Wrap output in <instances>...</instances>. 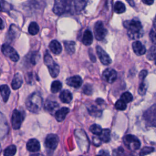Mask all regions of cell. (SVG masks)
I'll return each instance as SVG.
<instances>
[{"instance_id": "34", "label": "cell", "mask_w": 156, "mask_h": 156, "mask_svg": "<svg viewBox=\"0 0 156 156\" xmlns=\"http://www.w3.org/2000/svg\"><path fill=\"white\" fill-rule=\"evenodd\" d=\"M121 98V100H122L125 103H129L132 101L133 96L130 92L127 91L122 94Z\"/></svg>"}, {"instance_id": "10", "label": "cell", "mask_w": 156, "mask_h": 156, "mask_svg": "<svg viewBox=\"0 0 156 156\" xmlns=\"http://www.w3.org/2000/svg\"><path fill=\"white\" fill-rule=\"evenodd\" d=\"M58 141L59 139L58 136L55 134L51 133L46 136L44 143L46 147L48 149L54 150L57 147L58 144Z\"/></svg>"}, {"instance_id": "22", "label": "cell", "mask_w": 156, "mask_h": 156, "mask_svg": "<svg viewBox=\"0 0 156 156\" xmlns=\"http://www.w3.org/2000/svg\"><path fill=\"white\" fill-rule=\"evenodd\" d=\"M0 93L4 102H6L9 98L10 90L7 85H2L0 86Z\"/></svg>"}, {"instance_id": "19", "label": "cell", "mask_w": 156, "mask_h": 156, "mask_svg": "<svg viewBox=\"0 0 156 156\" xmlns=\"http://www.w3.org/2000/svg\"><path fill=\"white\" fill-rule=\"evenodd\" d=\"M59 98H60V101L62 102L68 104V103H69L72 101L73 95L69 90H64L60 93V94L59 95Z\"/></svg>"}, {"instance_id": "44", "label": "cell", "mask_w": 156, "mask_h": 156, "mask_svg": "<svg viewBox=\"0 0 156 156\" xmlns=\"http://www.w3.org/2000/svg\"><path fill=\"white\" fill-rule=\"evenodd\" d=\"M93 143H94V145L98 146V145H100V144H101V140L99 139V138H97V137L93 138Z\"/></svg>"}, {"instance_id": "14", "label": "cell", "mask_w": 156, "mask_h": 156, "mask_svg": "<svg viewBox=\"0 0 156 156\" xmlns=\"http://www.w3.org/2000/svg\"><path fill=\"white\" fill-rule=\"evenodd\" d=\"M132 49L137 55H142L146 52L145 46L139 41H135L132 43Z\"/></svg>"}, {"instance_id": "24", "label": "cell", "mask_w": 156, "mask_h": 156, "mask_svg": "<svg viewBox=\"0 0 156 156\" xmlns=\"http://www.w3.org/2000/svg\"><path fill=\"white\" fill-rule=\"evenodd\" d=\"M65 51L68 54H73L75 52V43L73 41H64Z\"/></svg>"}, {"instance_id": "38", "label": "cell", "mask_w": 156, "mask_h": 156, "mask_svg": "<svg viewBox=\"0 0 156 156\" xmlns=\"http://www.w3.org/2000/svg\"><path fill=\"white\" fill-rule=\"evenodd\" d=\"M10 4L4 1H0V11L5 12L10 10Z\"/></svg>"}, {"instance_id": "39", "label": "cell", "mask_w": 156, "mask_h": 156, "mask_svg": "<svg viewBox=\"0 0 156 156\" xmlns=\"http://www.w3.org/2000/svg\"><path fill=\"white\" fill-rule=\"evenodd\" d=\"M37 55H38V54L37 52H34L32 54H30V55L29 54V63L30 64H32V65H35V63L37 62Z\"/></svg>"}, {"instance_id": "41", "label": "cell", "mask_w": 156, "mask_h": 156, "mask_svg": "<svg viewBox=\"0 0 156 156\" xmlns=\"http://www.w3.org/2000/svg\"><path fill=\"white\" fill-rule=\"evenodd\" d=\"M149 37L152 42L156 44V29L154 27L152 28V29L150 31Z\"/></svg>"}, {"instance_id": "12", "label": "cell", "mask_w": 156, "mask_h": 156, "mask_svg": "<svg viewBox=\"0 0 156 156\" xmlns=\"http://www.w3.org/2000/svg\"><path fill=\"white\" fill-rule=\"evenodd\" d=\"M102 76L105 81H107L108 83H112L117 78V73L113 69L107 68L104 71Z\"/></svg>"}, {"instance_id": "3", "label": "cell", "mask_w": 156, "mask_h": 156, "mask_svg": "<svg viewBox=\"0 0 156 156\" xmlns=\"http://www.w3.org/2000/svg\"><path fill=\"white\" fill-rule=\"evenodd\" d=\"M44 62L48 68L50 75L52 77H56L59 73V66L54 61L49 53H46L44 57Z\"/></svg>"}, {"instance_id": "47", "label": "cell", "mask_w": 156, "mask_h": 156, "mask_svg": "<svg viewBox=\"0 0 156 156\" xmlns=\"http://www.w3.org/2000/svg\"><path fill=\"white\" fill-rule=\"evenodd\" d=\"M4 28V24L2 20V19L0 18V29H3Z\"/></svg>"}, {"instance_id": "42", "label": "cell", "mask_w": 156, "mask_h": 156, "mask_svg": "<svg viewBox=\"0 0 156 156\" xmlns=\"http://www.w3.org/2000/svg\"><path fill=\"white\" fill-rule=\"evenodd\" d=\"M123 152H124V149H122V147H118L113 151V156H119L121 155Z\"/></svg>"}, {"instance_id": "11", "label": "cell", "mask_w": 156, "mask_h": 156, "mask_svg": "<svg viewBox=\"0 0 156 156\" xmlns=\"http://www.w3.org/2000/svg\"><path fill=\"white\" fill-rule=\"evenodd\" d=\"M96 52L102 64L105 65H108L111 63L112 60L110 56L101 46H96Z\"/></svg>"}, {"instance_id": "16", "label": "cell", "mask_w": 156, "mask_h": 156, "mask_svg": "<svg viewBox=\"0 0 156 156\" xmlns=\"http://www.w3.org/2000/svg\"><path fill=\"white\" fill-rule=\"evenodd\" d=\"M58 104L55 101H46L44 105V110L49 113L52 114L54 112H56L57 109L58 108Z\"/></svg>"}, {"instance_id": "17", "label": "cell", "mask_w": 156, "mask_h": 156, "mask_svg": "<svg viewBox=\"0 0 156 156\" xmlns=\"http://www.w3.org/2000/svg\"><path fill=\"white\" fill-rule=\"evenodd\" d=\"M69 109L67 107H62L56 111L55 113V117L57 121L61 122L63 121L67 115V114L69 113Z\"/></svg>"}, {"instance_id": "23", "label": "cell", "mask_w": 156, "mask_h": 156, "mask_svg": "<svg viewBox=\"0 0 156 156\" xmlns=\"http://www.w3.org/2000/svg\"><path fill=\"white\" fill-rule=\"evenodd\" d=\"M20 33V30L16 26L13 24H12L10 26L9 30V38H11V40H14L16 38L19 36Z\"/></svg>"}, {"instance_id": "43", "label": "cell", "mask_w": 156, "mask_h": 156, "mask_svg": "<svg viewBox=\"0 0 156 156\" xmlns=\"http://www.w3.org/2000/svg\"><path fill=\"white\" fill-rule=\"evenodd\" d=\"M147 74V71L146 70L143 69V70H141V71L140 72L138 77H139V78H140L141 80H144V78L146 77Z\"/></svg>"}, {"instance_id": "50", "label": "cell", "mask_w": 156, "mask_h": 156, "mask_svg": "<svg viewBox=\"0 0 156 156\" xmlns=\"http://www.w3.org/2000/svg\"><path fill=\"white\" fill-rule=\"evenodd\" d=\"M96 156H101L100 155H96Z\"/></svg>"}, {"instance_id": "18", "label": "cell", "mask_w": 156, "mask_h": 156, "mask_svg": "<svg viewBox=\"0 0 156 156\" xmlns=\"http://www.w3.org/2000/svg\"><path fill=\"white\" fill-rule=\"evenodd\" d=\"M49 47L51 52L56 55L60 54V52L62 51V48L60 43L55 40H54L51 41Z\"/></svg>"}, {"instance_id": "9", "label": "cell", "mask_w": 156, "mask_h": 156, "mask_svg": "<svg viewBox=\"0 0 156 156\" xmlns=\"http://www.w3.org/2000/svg\"><path fill=\"white\" fill-rule=\"evenodd\" d=\"M144 117L150 125L156 127V104L152 105L145 112Z\"/></svg>"}, {"instance_id": "45", "label": "cell", "mask_w": 156, "mask_h": 156, "mask_svg": "<svg viewBox=\"0 0 156 156\" xmlns=\"http://www.w3.org/2000/svg\"><path fill=\"white\" fill-rule=\"evenodd\" d=\"M99 155H100L101 156H110L109 153L106 151H101Z\"/></svg>"}, {"instance_id": "35", "label": "cell", "mask_w": 156, "mask_h": 156, "mask_svg": "<svg viewBox=\"0 0 156 156\" xmlns=\"http://www.w3.org/2000/svg\"><path fill=\"white\" fill-rule=\"evenodd\" d=\"M88 112L91 115L94 116H100L102 113V111L99 110L96 106H94V105H92L88 108Z\"/></svg>"}, {"instance_id": "49", "label": "cell", "mask_w": 156, "mask_h": 156, "mask_svg": "<svg viewBox=\"0 0 156 156\" xmlns=\"http://www.w3.org/2000/svg\"><path fill=\"white\" fill-rule=\"evenodd\" d=\"M155 64L156 65V58H155Z\"/></svg>"}, {"instance_id": "29", "label": "cell", "mask_w": 156, "mask_h": 156, "mask_svg": "<svg viewBox=\"0 0 156 156\" xmlns=\"http://www.w3.org/2000/svg\"><path fill=\"white\" fill-rule=\"evenodd\" d=\"M62 83L58 80H55L51 84V91L53 93H57L59 91H60V90L62 89Z\"/></svg>"}, {"instance_id": "8", "label": "cell", "mask_w": 156, "mask_h": 156, "mask_svg": "<svg viewBox=\"0 0 156 156\" xmlns=\"http://www.w3.org/2000/svg\"><path fill=\"white\" fill-rule=\"evenodd\" d=\"M23 119L24 116L22 114V113L16 109L14 110L12 113L11 118L12 127L16 130L20 129Z\"/></svg>"}, {"instance_id": "46", "label": "cell", "mask_w": 156, "mask_h": 156, "mask_svg": "<svg viewBox=\"0 0 156 156\" xmlns=\"http://www.w3.org/2000/svg\"><path fill=\"white\" fill-rule=\"evenodd\" d=\"M142 2L147 5H151L154 3V1L153 0H143Z\"/></svg>"}, {"instance_id": "31", "label": "cell", "mask_w": 156, "mask_h": 156, "mask_svg": "<svg viewBox=\"0 0 156 156\" xmlns=\"http://www.w3.org/2000/svg\"><path fill=\"white\" fill-rule=\"evenodd\" d=\"M146 57L149 60H155L156 58V46H151L147 51Z\"/></svg>"}, {"instance_id": "25", "label": "cell", "mask_w": 156, "mask_h": 156, "mask_svg": "<svg viewBox=\"0 0 156 156\" xmlns=\"http://www.w3.org/2000/svg\"><path fill=\"white\" fill-rule=\"evenodd\" d=\"M99 136L101 141L107 143L110 140V130L108 129H102L101 133Z\"/></svg>"}, {"instance_id": "20", "label": "cell", "mask_w": 156, "mask_h": 156, "mask_svg": "<svg viewBox=\"0 0 156 156\" xmlns=\"http://www.w3.org/2000/svg\"><path fill=\"white\" fill-rule=\"evenodd\" d=\"M23 83V79L19 73H16L12 81L11 86L13 90H17L20 88Z\"/></svg>"}, {"instance_id": "51", "label": "cell", "mask_w": 156, "mask_h": 156, "mask_svg": "<svg viewBox=\"0 0 156 156\" xmlns=\"http://www.w3.org/2000/svg\"><path fill=\"white\" fill-rule=\"evenodd\" d=\"M0 151H1V147H0Z\"/></svg>"}, {"instance_id": "15", "label": "cell", "mask_w": 156, "mask_h": 156, "mask_svg": "<svg viewBox=\"0 0 156 156\" xmlns=\"http://www.w3.org/2000/svg\"><path fill=\"white\" fill-rule=\"evenodd\" d=\"M26 147L27 149L30 152H37L40 150V144L37 139L32 138L27 141Z\"/></svg>"}, {"instance_id": "4", "label": "cell", "mask_w": 156, "mask_h": 156, "mask_svg": "<svg viewBox=\"0 0 156 156\" xmlns=\"http://www.w3.org/2000/svg\"><path fill=\"white\" fill-rule=\"evenodd\" d=\"M124 144L130 150H137L140 147V141L133 135H127L123 138Z\"/></svg>"}, {"instance_id": "40", "label": "cell", "mask_w": 156, "mask_h": 156, "mask_svg": "<svg viewBox=\"0 0 156 156\" xmlns=\"http://www.w3.org/2000/svg\"><path fill=\"white\" fill-rule=\"evenodd\" d=\"M83 93H84L85 94L90 95V94H92V92H93V88H92V87H91V85H90V84H86V85L83 87Z\"/></svg>"}, {"instance_id": "1", "label": "cell", "mask_w": 156, "mask_h": 156, "mask_svg": "<svg viewBox=\"0 0 156 156\" xmlns=\"http://www.w3.org/2000/svg\"><path fill=\"white\" fill-rule=\"evenodd\" d=\"M123 24L127 29V35L130 38L135 40L143 37L144 32L141 23L139 20L132 19L124 21Z\"/></svg>"}, {"instance_id": "2", "label": "cell", "mask_w": 156, "mask_h": 156, "mask_svg": "<svg viewBox=\"0 0 156 156\" xmlns=\"http://www.w3.org/2000/svg\"><path fill=\"white\" fill-rule=\"evenodd\" d=\"M43 105V98L40 94L34 92L30 94L26 101V106L32 113H38Z\"/></svg>"}, {"instance_id": "13", "label": "cell", "mask_w": 156, "mask_h": 156, "mask_svg": "<svg viewBox=\"0 0 156 156\" xmlns=\"http://www.w3.org/2000/svg\"><path fill=\"white\" fill-rule=\"evenodd\" d=\"M67 85L75 88H79L82 83V79L79 76H74L68 78L66 80Z\"/></svg>"}, {"instance_id": "7", "label": "cell", "mask_w": 156, "mask_h": 156, "mask_svg": "<svg viewBox=\"0 0 156 156\" xmlns=\"http://www.w3.org/2000/svg\"><path fill=\"white\" fill-rule=\"evenodd\" d=\"M94 32L98 40H102L107 34V30L104 27L102 22L99 21L95 23Z\"/></svg>"}, {"instance_id": "32", "label": "cell", "mask_w": 156, "mask_h": 156, "mask_svg": "<svg viewBox=\"0 0 156 156\" xmlns=\"http://www.w3.org/2000/svg\"><path fill=\"white\" fill-rule=\"evenodd\" d=\"M147 88V83L146 81L142 80L138 87V93L140 95H144Z\"/></svg>"}, {"instance_id": "30", "label": "cell", "mask_w": 156, "mask_h": 156, "mask_svg": "<svg viewBox=\"0 0 156 156\" xmlns=\"http://www.w3.org/2000/svg\"><path fill=\"white\" fill-rule=\"evenodd\" d=\"M16 152V147L15 145H10L6 147L4 151V156H14Z\"/></svg>"}, {"instance_id": "21", "label": "cell", "mask_w": 156, "mask_h": 156, "mask_svg": "<svg viewBox=\"0 0 156 156\" xmlns=\"http://www.w3.org/2000/svg\"><path fill=\"white\" fill-rule=\"evenodd\" d=\"M93 40V37L92 32L88 29L86 30L84 32L83 35V37L82 40V43L86 46H89L92 43Z\"/></svg>"}, {"instance_id": "48", "label": "cell", "mask_w": 156, "mask_h": 156, "mask_svg": "<svg viewBox=\"0 0 156 156\" xmlns=\"http://www.w3.org/2000/svg\"><path fill=\"white\" fill-rule=\"evenodd\" d=\"M31 156H43V155H42L41 154H35L32 155Z\"/></svg>"}, {"instance_id": "37", "label": "cell", "mask_w": 156, "mask_h": 156, "mask_svg": "<svg viewBox=\"0 0 156 156\" xmlns=\"http://www.w3.org/2000/svg\"><path fill=\"white\" fill-rule=\"evenodd\" d=\"M115 108L117 110H124L126 108V107H127L126 103H125L121 99L118 100L116 101V102L115 103Z\"/></svg>"}, {"instance_id": "5", "label": "cell", "mask_w": 156, "mask_h": 156, "mask_svg": "<svg viewBox=\"0 0 156 156\" xmlns=\"http://www.w3.org/2000/svg\"><path fill=\"white\" fill-rule=\"evenodd\" d=\"M69 1L57 0L54 2L53 12L57 15H61L65 13L66 11L69 10L70 4Z\"/></svg>"}, {"instance_id": "28", "label": "cell", "mask_w": 156, "mask_h": 156, "mask_svg": "<svg viewBox=\"0 0 156 156\" xmlns=\"http://www.w3.org/2000/svg\"><path fill=\"white\" fill-rule=\"evenodd\" d=\"M28 32L30 35H34L39 32V26L35 22H31L28 27Z\"/></svg>"}, {"instance_id": "36", "label": "cell", "mask_w": 156, "mask_h": 156, "mask_svg": "<svg viewBox=\"0 0 156 156\" xmlns=\"http://www.w3.org/2000/svg\"><path fill=\"white\" fill-rule=\"evenodd\" d=\"M154 151V148L152 147H148L146 146L142 148L140 152V156H145L146 155H148L152 152Z\"/></svg>"}, {"instance_id": "6", "label": "cell", "mask_w": 156, "mask_h": 156, "mask_svg": "<svg viewBox=\"0 0 156 156\" xmlns=\"http://www.w3.org/2000/svg\"><path fill=\"white\" fill-rule=\"evenodd\" d=\"M1 50L2 53L13 62H17L19 60L20 57L17 52L9 44H4L2 46Z\"/></svg>"}, {"instance_id": "33", "label": "cell", "mask_w": 156, "mask_h": 156, "mask_svg": "<svg viewBox=\"0 0 156 156\" xmlns=\"http://www.w3.org/2000/svg\"><path fill=\"white\" fill-rule=\"evenodd\" d=\"M90 130L94 135H99L102 130V129L101 127L98 124H93L90 127Z\"/></svg>"}, {"instance_id": "26", "label": "cell", "mask_w": 156, "mask_h": 156, "mask_svg": "<svg viewBox=\"0 0 156 156\" xmlns=\"http://www.w3.org/2000/svg\"><path fill=\"white\" fill-rule=\"evenodd\" d=\"M74 4H72L73 5H71L73 7V10H74L76 12H79L80 11L82 10V9H83V7L85 6L86 2L84 1H76L73 2Z\"/></svg>"}, {"instance_id": "27", "label": "cell", "mask_w": 156, "mask_h": 156, "mask_svg": "<svg viewBox=\"0 0 156 156\" xmlns=\"http://www.w3.org/2000/svg\"><path fill=\"white\" fill-rule=\"evenodd\" d=\"M113 10L116 13H122L126 11V6L122 2L116 1L115 3Z\"/></svg>"}]
</instances>
